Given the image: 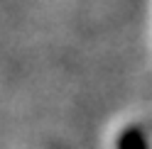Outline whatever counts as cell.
<instances>
[{
	"instance_id": "obj_1",
	"label": "cell",
	"mask_w": 152,
	"mask_h": 149,
	"mask_svg": "<svg viewBox=\"0 0 152 149\" xmlns=\"http://www.w3.org/2000/svg\"><path fill=\"white\" fill-rule=\"evenodd\" d=\"M115 149H150L145 129L137 125H128L115 139Z\"/></svg>"
}]
</instances>
